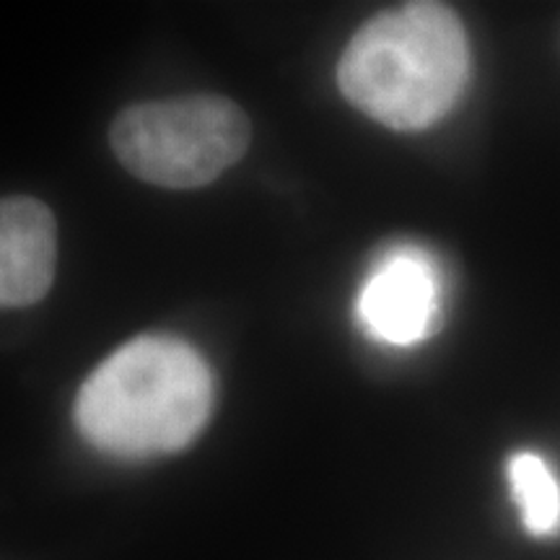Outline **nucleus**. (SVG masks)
<instances>
[{"label": "nucleus", "instance_id": "nucleus-1", "mask_svg": "<svg viewBox=\"0 0 560 560\" xmlns=\"http://www.w3.org/2000/svg\"><path fill=\"white\" fill-rule=\"evenodd\" d=\"M213 405V380L190 342L143 335L91 371L75 397V425L94 450L149 459L185 450Z\"/></svg>", "mask_w": 560, "mask_h": 560}, {"label": "nucleus", "instance_id": "nucleus-2", "mask_svg": "<svg viewBox=\"0 0 560 560\" xmlns=\"http://www.w3.org/2000/svg\"><path fill=\"white\" fill-rule=\"evenodd\" d=\"M470 42L444 3H405L369 19L338 62L342 96L392 130H423L457 104Z\"/></svg>", "mask_w": 560, "mask_h": 560}, {"label": "nucleus", "instance_id": "nucleus-3", "mask_svg": "<svg viewBox=\"0 0 560 560\" xmlns=\"http://www.w3.org/2000/svg\"><path fill=\"white\" fill-rule=\"evenodd\" d=\"M109 143L132 177L166 190H195L242 161L252 125L226 96L195 94L120 112Z\"/></svg>", "mask_w": 560, "mask_h": 560}, {"label": "nucleus", "instance_id": "nucleus-4", "mask_svg": "<svg viewBox=\"0 0 560 560\" xmlns=\"http://www.w3.org/2000/svg\"><path fill=\"white\" fill-rule=\"evenodd\" d=\"M441 280L425 252L400 247L371 272L359 296V317L371 338L412 346L436 330Z\"/></svg>", "mask_w": 560, "mask_h": 560}, {"label": "nucleus", "instance_id": "nucleus-5", "mask_svg": "<svg viewBox=\"0 0 560 560\" xmlns=\"http://www.w3.org/2000/svg\"><path fill=\"white\" fill-rule=\"evenodd\" d=\"M58 265V226L37 198L0 200V310L47 296Z\"/></svg>", "mask_w": 560, "mask_h": 560}, {"label": "nucleus", "instance_id": "nucleus-6", "mask_svg": "<svg viewBox=\"0 0 560 560\" xmlns=\"http://www.w3.org/2000/svg\"><path fill=\"white\" fill-rule=\"evenodd\" d=\"M509 480L529 535L545 537L560 529V486L535 452H520L509 462Z\"/></svg>", "mask_w": 560, "mask_h": 560}]
</instances>
